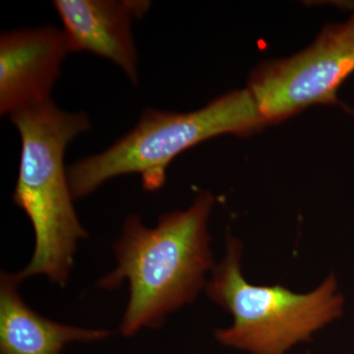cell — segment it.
<instances>
[{
	"instance_id": "8",
	"label": "cell",
	"mask_w": 354,
	"mask_h": 354,
	"mask_svg": "<svg viewBox=\"0 0 354 354\" xmlns=\"http://www.w3.org/2000/svg\"><path fill=\"white\" fill-rule=\"evenodd\" d=\"M15 274L0 277V354H60L74 342L102 341L108 330L87 329L50 321L34 311L22 297Z\"/></svg>"
},
{
	"instance_id": "3",
	"label": "cell",
	"mask_w": 354,
	"mask_h": 354,
	"mask_svg": "<svg viewBox=\"0 0 354 354\" xmlns=\"http://www.w3.org/2000/svg\"><path fill=\"white\" fill-rule=\"evenodd\" d=\"M267 125L248 88L232 91L191 113L147 109L136 127L108 150L67 169L74 200L88 196L109 179L138 174L145 190L160 189L179 153L223 134L248 136Z\"/></svg>"
},
{
	"instance_id": "6",
	"label": "cell",
	"mask_w": 354,
	"mask_h": 354,
	"mask_svg": "<svg viewBox=\"0 0 354 354\" xmlns=\"http://www.w3.org/2000/svg\"><path fill=\"white\" fill-rule=\"evenodd\" d=\"M68 46L55 26L22 28L0 37V113L50 100Z\"/></svg>"
},
{
	"instance_id": "2",
	"label": "cell",
	"mask_w": 354,
	"mask_h": 354,
	"mask_svg": "<svg viewBox=\"0 0 354 354\" xmlns=\"http://www.w3.org/2000/svg\"><path fill=\"white\" fill-rule=\"evenodd\" d=\"M21 139L19 176L13 202L31 221L35 234L32 259L18 281L48 277L66 285L77 243L88 236L73 205L64 153L72 140L90 129L88 115L67 113L50 100L9 115Z\"/></svg>"
},
{
	"instance_id": "4",
	"label": "cell",
	"mask_w": 354,
	"mask_h": 354,
	"mask_svg": "<svg viewBox=\"0 0 354 354\" xmlns=\"http://www.w3.org/2000/svg\"><path fill=\"white\" fill-rule=\"evenodd\" d=\"M241 255V242L228 234L227 253L207 285L208 297L234 317L232 327L216 332L221 344L254 354H283L342 315L344 299L334 274L306 295L253 286L242 274Z\"/></svg>"
},
{
	"instance_id": "9",
	"label": "cell",
	"mask_w": 354,
	"mask_h": 354,
	"mask_svg": "<svg viewBox=\"0 0 354 354\" xmlns=\"http://www.w3.org/2000/svg\"><path fill=\"white\" fill-rule=\"evenodd\" d=\"M342 108H344V111H346V113L351 114V115L354 116V109L348 108V106H344V104H342Z\"/></svg>"
},
{
	"instance_id": "5",
	"label": "cell",
	"mask_w": 354,
	"mask_h": 354,
	"mask_svg": "<svg viewBox=\"0 0 354 354\" xmlns=\"http://www.w3.org/2000/svg\"><path fill=\"white\" fill-rule=\"evenodd\" d=\"M354 72V14L323 28L308 48L253 70L248 88L267 124L315 104H339V86Z\"/></svg>"
},
{
	"instance_id": "1",
	"label": "cell",
	"mask_w": 354,
	"mask_h": 354,
	"mask_svg": "<svg viewBox=\"0 0 354 354\" xmlns=\"http://www.w3.org/2000/svg\"><path fill=\"white\" fill-rule=\"evenodd\" d=\"M213 205V195L202 192L189 208L162 215L153 228L139 216L125 220L113 245L118 266L99 283L113 290L128 281L129 300L120 327L124 337L160 328L167 314L196 298L215 268L207 228Z\"/></svg>"
},
{
	"instance_id": "7",
	"label": "cell",
	"mask_w": 354,
	"mask_h": 354,
	"mask_svg": "<svg viewBox=\"0 0 354 354\" xmlns=\"http://www.w3.org/2000/svg\"><path fill=\"white\" fill-rule=\"evenodd\" d=\"M70 53H90L111 60L138 83L133 21L151 7L142 0H55Z\"/></svg>"
}]
</instances>
